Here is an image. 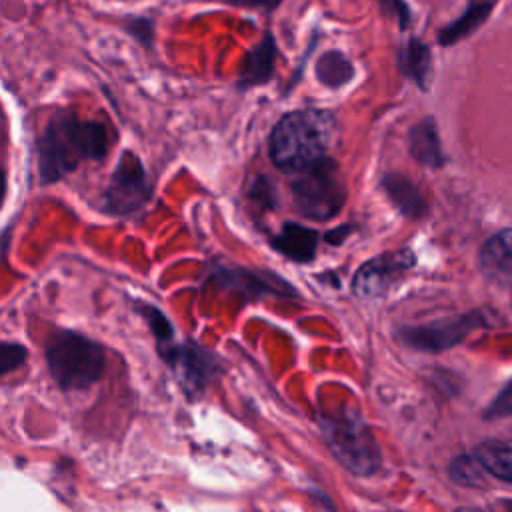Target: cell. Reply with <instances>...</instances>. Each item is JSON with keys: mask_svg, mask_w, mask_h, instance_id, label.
<instances>
[{"mask_svg": "<svg viewBox=\"0 0 512 512\" xmlns=\"http://www.w3.org/2000/svg\"><path fill=\"white\" fill-rule=\"evenodd\" d=\"M108 130L100 122L78 120L58 112L48 122L38 142V172L42 182L60 180L82 160H98L108 152Z\"/></svg>", "mask_w": 512, "mask_h": 512, "instance_id": "1", "label": "cell"}, {"mask_svg": "<svg viewBox=\"0 0 512 512\" xmlns=\"http://www.w3.org/2000/svg\"><path fill=\"white\" fill-rule=\"evenodd\" d=\"M336 132L326 110H294L282 116L270 134V158L284 172H304L324 160Z\"/></svg>", "mask_w": 512, "mask_h": 512, "instance_id": "2", "label": "cell"}, {"mask_svg": "<svg viewBox=\"0 0 512 512\" xmlns=\"http://www.w3.org/2000/svg\"><path fill=\"white\" fill-rule=\"evenodd\" d=\"M46 360L52 378L64 390H84L104 372L102 348L74 332H56L46 344Z\"/></svg>", "mask_w": 512, "mask_h": 512, "instance_id": "3", "label": "cell"}, {"mask_svg": "<svg viewBox=\"0 0 512 512\" xmlns=\"http://www.w3.org/2000/svg\"><path fill=\"white\" fill-rule=\"evenodd\" d=\"M296 210L312 220H330L346 200V190L332 160H320L292 182Z\"/></svg>", "mask_w": 512, "mask_h": 512, "instance_id": "4", "label": "cell"}, {"mask_svg": "<svg viewBox=\"0 0 512 512\" xmlns=\"http://www.w3.org/2000/svg\"><path fill=\"white\" fill-rule=\"evenodd\" d=\"M324 426L326 444L334 456L350 472L358 476L372 474L380 466V450L370 428L352 416H338L328 420Z\"/></svg>", "mask_w": 512, "mask_h": 512, "instance_id": "5", "label": "cell"}, {"mask_svg": "<svg viewBox=\"0 0 512 512\" xmlns=\"http://www.w3.org/2000/svg\"><path fill=\"white\" fill-rule=\"evenodd\" d=\"M104 198H106V208L116 214L132 212L146 202L148 198L146 174L140 160L130 152H126L118 162Z\"/></svg>", "mask_w": 512, "mask_h": 512, "instance_id": "6", "label": "cell"}, {"mask_svg": "<svg viewBox=\"0 0 512 512\" xmlns=\"http://www.w3.org/2000/svg\"><path fill=\"white\" fill-rule=\"evenodd\" d=\"M480 324L478 314H466L456 318H442L434 320L424 326L406 328L402 332V340L408 346H414L418 350H444L450 346H456L468 332H472Z\"/></svg>", "mask_w": 512, "mask_h": 512, "instance_id": "7", "label": "cell"}, {"mask_svg": "<svg viewBox=\"0 0 512 512\" xmlns=\"http://www.w3.org/2000/svg\"><path fill=\"white\" fill-rule=\"evenodd\" d=\"M414 264V256L410 250L392 252L376 256L364 262L352 280V290L360 298H370L382 294L404 270Z\"/></svg>", "mask_w": 512, "mask_h": 512, "instance_id": "8", "label": "cell"}, {"mask_svg": "<svg viewBox=\"0 0 512 512\" xmlns=\"http://www.w3.org/2000/svg\"><path fill=\"white\" fill-rule=\"evenodd\" d=\"M478 262L486 280L512 288V228L490 236L480 248Z\"/></svg>", "mask_w": 512, "mask_h": 512, "instance_id": "9", "label": "cell"}, {"mask_svg": "<svg viewBox=\"0 0 512 512\" xmlns=\"http://www.w3.org/2000/svg\"><path fill=\"white\" fill-rule=\"evenodd\" d=\"M316 244H318V234L310 228H304L300 224H284L280 234L274 238L276 250L286 254L292 260L298 262H308L316 254Z\"/></svg>", "mask_w": 512, "mask_h": 512, "instance_id": "10", "label": "cell"}, {"mask_svg": "<svg viewBox=\"0 0 512 512\" xmlns=\"http://www.w3.org/2000/svg\"><path fill=\"white\" fill-rule=\"evenodd\" d=\"M274 60H276V44H274V38L266 34L262 42L252 52H248L246 64L240 74V86L250 88L266 82L274 70Z\"/></svg>", "mask_w": 512, "mask_h": 512, "instance_id": "11", "label": "cell"}, {"mask_svg": "<svg viewBox=\"0 0 512 512\" xmlns=\"http://www.w3.org/2000/svg\"><path fill=\"white\" fill-rule=\"evenodd\" d=\"M382 184H384V190L390 196V200L406 216L420 218L426 212V204H424L420 192L416 190V186L408 178L398 176V174H388Z\"/></svg>", "mask_w": 512, "mask_h": 512, "instance_id": "12", "label": "cell"}, {"mask_svg": "<svg viewBox=\"0 0 512 512\" xmlns=\"http://www.w3.org/2000/svg\"><path fill=\"white\" fill-rule=\"evenodd\" d=\"M474 456L484 468V472H488L490 476L502 482L512 484V448L510 446L498 440H486L476 448Z\"/></svg>", "mask_w": 512, "mask_h": 512, "instance_id": "13", "label": "cell"}, {"mask_svg": "<svg viewBox=\"0 0 512 512\" xmlns=\"http://www.w3.org/2000/svg\"><path fill=\"white\" fill-rule=\"evenodd\" d=\"M410 152L412 156L426 166H440L444 162L438 134L430 118L416 124L410 132Z\"/></svg>", "mask_w": 512, "mask_h": 512, "instance_id": "14", "label": "cell"}, {"mask_svg": "<svg viewBox=\"0 0 512 512\" xmlns=\"http://www.w3.org/2000/svg\"><path fill=\"white\" fill-rule=\"evenodd\" d=\"M490 8H492V2H474L456 22H452L448 28L442 30L440 42L442 44H452V42L472 34L486 20Z\"/></svg>", "mask_w": 512, "mask_h": 512, "instance_id": "15", "label": "cell"}, {"mask_svg": "<svg viewBox=\"0 0 512 512\" xmlns=\"http://www.w3.org/2000/svg\"><path fill=\"white\" fill-rule=\"evenodd\" d=\"M316 74H318L322 84H326L330 88H336V86L346 84L352 78L354 68H352L350 60L344 54L326 52V54L320 56V60L316 64Z\"/></svg>", "mask_w": 512, "mask_h": 512, "instance_id": "16", "label": "cell"}, {"mask_svg": "<svg viewBox=\"0 0 512 512\" xmlns=\"http://www.w3.org/2000/svg\"><path fill=\"white\" fill-rule=\"evenodd\" d=\"M402 70L424 88V80L430 70V52L420 40H410L400 52Z\"/></svg>", "mask_w": 512, "mask_h": 512, "instance_id": "17", "label": "cell"}, {"mask_svg": "<svg viewBox=\"0 0 512 512\" xmlns=\"http://www.w3.org/2000/svg\"><path fill=\"white\" fill-rule=\"evenodd\" d=\"M170 360L176 366L178 374L184 376L186 386L202 388V382L206 378V368H204V362L198 352H190V350L182 348V350L170 354Z\"/></svg>", "mask_w": 512, "mask_h": 512, "instance_id": "18", "label": "cell"}, {"mask_svg": "<svg viewBox=\"0 0 512 512\" xmlns=\"http://www.w3.org/2000/svg\"><path fill=\"white\" fill-rule=\"evenodd\" d=\"M484 468L480 466V462L476 460V456L472 454H462L458 458H454L448 466V476L462 486H480L484 482Z\"/></svg>", "mask_w": 512, "mask_h": 512, "instance_id": "19", "label": "cell"}, {"mask_svg": "<svg viewBox=\"0 0 512 512\" xmlns=\"http://www.w3.org/2000/svg\"><path fill=\"white\" fill-rule=\"evenodd\" d=\"M28 352L24 346L20 344H8V342H2L0 344V374H6V372H12L16 370L18 366L24 364Z\"/></svg>", "mask_w": 512, "mask_h": 512, "instance_id": "20", "label": "cell"}, {"mask_svg": "<svg viewBox=\"0 0 512 512\" xmlns=\"http://www.w3.org/2000/svg\"><path fill=\"white\" fill-rule=\"evenodd\" d=\"M512 414V380L502 388V392L492 400V404L486 408L484 418L496 420V418H506Z\"/></svg>", "mask_w": 512, "mask_h": 512, "instance_id": "21", "label": "cell"}, {"mask_svg": "<svg viewBox=\"0 0 512 512\" xmlns=\"http://www.w3.org/2000/svg\"><path fill=\"white\" fill-rule=\"evenodd\" d=\"M250 196L256 198L258 202H262L264 206H270L274 202V188H272L270 180L262 178V176L254 178V182L250 186Z\"/></svg>", "mask_w": 512, "mask_h": 512, "instance_id": "22", "label": "cell"}, {"mask_svg": "<svg viewBox=\"0 0 512 512\" xmlns=\"http://www.w3.org/2000/svg\"><path fill=\"white\" fill-rule=\"evenodd\" d=\"M144 316L150 320V326H152V330H154V334H156L158 338H168V336L172 334L168 320H166L156 308H146Z\"/></svg>", "mask_w": 512, "mask_h": 512, "instance_id": "23", "label": "cell"}, {"mask_svg": "<svg viewBox=\"0 0 512 512\" xmlns=\"http://www.w3.org/2000/svg\"><path fill=\"white\" fill-rule=\"evenodd\" d=\"M382 8H384L388 14L394 12L396 18H398V24H400L402 28L408 24L410 14H408V8L404 6V2H400V0H382Z\"/></svg>", "mask_w": 512, "mask_h": 512, "instance_id": "24", "label": "cell"}, {"mask_svg": "<svg viewBox=\"0 0 512 512\" xmlns=\"http://www.w3.org/2000/svg\"><path fill=\"white\" fill-rule=\"evenodd\" d=\"M236 6H250V8H274L280 4V0H222Z\"/></svg>", "mask_w": 512, "mask_h": 512, "instance_id": "25", "label": "cell"}, {"mask_svg": "<svg viewBox=\"0 0 512 512\" xmlns=\"http://www.w3.org/2000/svg\"><path fill=\"white\" fill-rule=\"evenodd\" d=\"M4 194H6V176H4V172L0 170V204H2V200H4Z\"/></svg>", "mask_w": 512, "mask_h": 512, "instance_id": "26", "label": "cell"}, {"mask_svg": "<svg viewBox=\"0 0 512 512\" xmlns=\"http://www.w3.org/2000/svg\"><path fill=\"white\" fill-rule=\"evenodd\" d=\"M456 512H482V510H478V508H458Z\"/></svg>", "mask_w": 512, "mask_h": 512, "instance_id": "27", "label": "cell"}, {"mask_svg": "<svg viewBox=\"0 0 512 512\" xmlns=\"http://www.w3.org/2000/svg\"><path fill=\"white\" fill-rule=\"evenodd\" d=\"M510 512H512V504H510Z\"/></svg>", "mask_w": 512, "mask_h": 512, "instance_id": "28", "label": "cell"}]
</instances>
